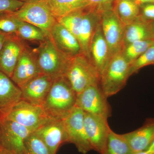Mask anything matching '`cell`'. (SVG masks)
Masks as SVG:
<instances>
[{
    "instance_id": "obj_26",
    "label": "cell",
    "mask_w": 154,
    "mask_h": 154,
    "mask_svg": "<svg viewBox=\"0 0 154 154\" xmlns=\"http://www.w3.org/2000/svg\"><path fill=\"white\" fill-rule=\"evenodd\" d=\"M154 43V38L134 42L123 47L122 52L128 63L131 64Z\"/></svg>"
},
{
    "instance_id": "obj_27",
    "label": "cell",
    "mask_w": 154,
    "mask_h": 154,
    "mask_svg": "<svg viewBox=\"0 0 154 154\" xmlns=\"http://www.w3.org/2000/svg\"><path fill=\"white\" fill-rule=\"evenodd\" d=\"M88 7L75 11L57 20L60 24L66 28L77 39L80 25Z\"/></svg>"
},
{
    "instance_id": "obj_10",
    "label": "cell",
    "mask_w": 154,
    "mask_h": 154,
    "mask_svg": "<svg viewBox=\"0 0 154 154\" xmlns=\"http://www.w3.org/2000/svg\"><path fill=\"white\" fill-rule=\"evenodd\" d=\"M1 119L2 148L12 154H23L25 140L32 131L15 122Z\"/></svg>"
},
{
    "instance_id": "obj_9",
    "label": "cell",
    "mask_w": 154,
    "mask_h": 154,
    "mask_svg": "<svg viewBox=\"0 0 154 154\" xmlns=\"http://www.w3.org/2000/svg\"><path fill=\"white\" fill-rule=\"evenodd\" d=\"M85 112L76 106L63 119L69 143L73 144L78 151L86 154L92 150L85 126Z\"/></svg>"
},
{
    "instance_id": "obj_29",
    "label": "cell",
    "mask_w": 154,
    "mask_h": 154,
    "mask_svg": "<svg viewBox=\"0 0 154 154\" xmlns=\"http://www.w3.org/2000/svg\"><path fill=\"white\" fill-rule=\"evenodd\" d=\"M154 64V43L136 60L130 64L129 77L143 67Z\"/></svg>"
},
{
    "instance_id": "obj_36",
    "label": "cell",
    "mask_w": 154,
    "mask_h": 154,
    "mask_svg": "<svg viewBox=\"0 0 154 154\" xmlns=\"http://www.w3.org/2000/svg\"><path fill=\"white\" fill-rule=\"evenodd\" d=\"M146 150L154 152V140H153V141L152 142L151 144L150 145L149 147Z\"/></svg>"
},
{
    "instance_id": "obj_34",
    "label": "cell",
    "mask_w": 154,
    "mask_h": 154,
    "mask_svg": "<svg viewBox=\"0 0 154 154\" xmlns=\"http://www.w3.org/2000/svg\"><path fill=\"white\" fill-rule=\"evenodd\" d=\"M9 34H7L0 30V52L5 42L8 37Z\"/></svg>"
},
{
    "instance_id": "obj_25",
    "label": "cell",
    "mask_w": 154,
    "mask_h": 154,
    "mask_svg": "<svg viewBox=\"0 0 154 154\" xmlns=\"http://www.w3.org/2000/svg\"><path fill=\"white\" fill-rule=\"evenodd\" d=\"M16 35L21 39L31 41H44L49 34L35 25L20 21Z\"/></svg>"
},
{
    "instance_id": "obj_15",
    "label": "cell",
    "mask_w": 154,
    "mask_h": 154,
    "mask_svg": "<svg viewBox=\"0 0 154 154\" xmlns=\"http://www.w3.org/2000/svg\"><path fill=\"white\" fill-rule=\"evenodd\" d=\"M27 46L16 34H9L0 52V71L11 79L19 57Z\"/></svg>"
},
{
    "instance_id": "obj_24",
    "label": "cell",
    "mask_w": 154,
    "mask_h": 154,
    "mask_svg": "<svg viewBox=\"0 0 154 154\" xmlns=\"http://www.w3.org/2000/svg\"><path fill=\"white\" fill-rule=\"evenodd\" d=\"M129 143L122 134L110 129L107 142L101 154H133Z\"/></svg>"
},
{
    "instance_id": "obj_31",
    "label": "cell",
    "mask_w": 154,
    "mask_h": 154,
    "mask_svg": "<svg viewBox=\"0 0 154 154\" xmlns=\"http://www.w3.org/2000/svg\"><path fill=\"white\" fill-rule=\"evenodd\" d=\"M25 3L19 0H0V13H14L18 11Z\"/></svg>"
},
{
    "instance_id": "obj_18",
    "label": "cell",
    "mask_w": 154,
    "mask_h": 154,
    "mask_svg": "<svg viewBox=\"0 0 154 154\" xmlns=\"http://www.w3.org/2000/svg\"><path fill=\"white\" fill-rule=\"evenodd\" d=\"M122 134L134 153L146 150L154 139V118L147 119L137 129Z\"/></svg>"
},
{
    "instance_id": "obj_11",
    "label": "cell",
    "mask_w": 154,
    "mask_h": 154,
    "mask_svg": "<svg viewBox=\"0 0 154 154\" xmlns=\"http://www.w3.org/2000/svg\"><path fill=\"white\" fill-rule=\"evenodd\" d=\"M84 122L86 134L92 149L102 154L111 129L107 119L85 112Z\"/></svg>"
},
{
    "instance_id": "obj_39",
    "label": "cell",
    "mask_w": 154,
    "mask_h": 154,
    "mask_svg": "<svg viewBox=\"0 0 154 154\" xmlns=\"http://www.w3.org/2000/svg\"><path fill=\"white\" fill-rule=\"evenodd\" d=\"M1 132H2V127H1V119L0 118V149H2L1 147Z\"/></svg>"
},
{
    "instance_id": "obj_12",
    "label": "cell",
    "mask_w": 154,
    "mask_h": 154,
    "mask_svg": "<svg viewBox=\"0 0 154 154\" xmlns=\"http://www.w3.org/2000/svg\"><path fill=\"white\" fill-rule=\"evenodd\" d=\"M102 11L100 8L95 6L88 7L79 28L78 39L81 47V54L90 60L91 42L101 22Z\"/></svg>"
},
{
    "instance_id": "obj_20",
    "label": "cell",
    "mask_w": 154,
    "mask_h": 154,
    "mask_svg": "<svg viewBox=\"0 0 154 154\" xmlns=\"http://www.w3.org/2000/svg\"><path fill=\"white\" fill-rule=\"evenodd\" d=\"M21 100L20 88L11 78L0 71V117H3Z\"/></svg>"
},
{
    "instance_id": "obj_30",
    "label": "cell",
    "mask_w": 154,
    "mask_h": 154,
    "mask_svg": "<svg viewBox=\"0 0 154 154\" xmlns=\"http://www.w3.org/2000/svg\"><path fill=\"white\" fill-rule=\"evenodd\" d=\"M20 20L13 13H0V30L7 34H16Z\"/></svg>"
},
{
    "instance_id": "obj_43",
    "label": "cell",
    "mask_w": 154,
    "mask_h": 154,
    "mask_svg": "<svg viewBox=\"0 0 154 154\" xmlns=\"http://www.w3.org/2000/svg\"></svg>"
},
{
    "instance_id": "obj_7",
    "label": "cell",
    "mask_w": 154,
    "mask_h": 154,
    "mask_svg": "<svg viewBox=\"0 0 154 154\" xmlns=\"http://www.w3.org/2000/svg\"><path fill=\"white\" fill-rule=\"evenodd\" d=\"M113 7L103 9L101 18L102 32L108 45L110 58L122 50L125 28Z\"/></svg>"
},
{
    "instance_id": "obj_28",
    "label": "cell",
    "mask_w": 154,
    "mask_h": 154,
    "mask_svg": "<svg viewBox=\"0 0 154 154\" xmlns=\"http://www.w3.org/2000/svg\"><path fill=\"white\" fill-rule=\"evenodd\" d=\"M23 154H51L41 140L32 132L25 140Z\"/></svg>"
},
{
    "instance_id": "obj_22",
    "label": "cell",
    "mask_w": 154,
    "mask_h": 154,
    "mask_svg": "<svg viewBox=\"0 0 154 154\" xmlns=\"http://www.w3.org/2000/svg\"><path fill=\"white\" fill-rule=\"evenodd\" d=\"M47 2L57 21L71 13L91 6L86 0H47Z\"/></svg>"
},
{
    "instance_id": "obj_5",
    "label": "cell",
    "mask_w": 154,
    "mask_h": 154,
    "mask_svg": "<svg viewBox=\"0 0 154 154\" xmlns=\"http://www.w3.org/2000/svg\"><path fill=\"white\" fill-rule=\"evenodd\" d=\"M13 14L20 21L35 25L48 34L57 22L51 11L47 0H30Z\"/></svg>"
},
{
    "instance_id": "obj_33",
    "label": "cell",
    "mask_w": 154,
    "mask_h": 154,
    "mask_svg": "<svg viewBox=\"0 0 154 154\" xmlns=\"http://www.w3.org/2000/svg\"><path fill=\"white\" fill-rule=\"evenodd\" d=\"M91 6L103 9L113 7L115 0H86Z\"/></svg>"
},
{
    "instance_id": "obj_4",
    "label": "cell",
    "mask_w": 154,
    "mask_h": 154,
    "mask_svg": "<svg viewBox=\"0 0 154 154\" xmlns=\"http://www.w3.org/2000/svg\"><path fill=\"white\" fill-rule=\"evenodd\" d=\"M64 76L77 95L89 86L99 85V72L91 60L82 54L71 58Z\"/></svg>"
},
{
    "instance_id": "obj_41",
    "label": "cell",
    "mask_w": 154,
    "mask_h": 154,
    "mask_svg": "<svg viewBox=\"0 0 154 154\" xmlns=\"http://www.w3.org/2000/svg\"><path fill=\"white\" fill-rule=\"evenodd\" d=\"M19 1H21V2H26L30 0H19Z\"/></svg>"
},
{
    "instance_id": "obj_1",
    "label": "cell",
    "mask_w": 154,
    "mask_h": 154,
    "mask_svg": "<svg viewBox=\"0 0 154 154\" xmlns=\"http://www.w3.org/2000/svg\"><path fill=\"white\" fill-rule=\"evenodd\" d=\"M77 94L64 76L54 80L42 105L48 118L63 120L76 106Z\"/></svg>"
},
{
    "instance_id": "obj_8",
    "label": "cell",
    "mask_w": 154,
    "mask_h": 154,
    "mask_svg": "<svg viewBox=\"0 0 154 154\" xmlns=\"http://www.w3.org/2000/svg\"><path fill=\"white\" fill-rule=\"evenodd\" d=\"M99 85L89 86L77 95L76 106L85 112L108 119L111 109Z\"/></svg>"
},
{
    "instance_id": "obj_16",
    "label": "cell",
    "mask_w": 154,
    "mask_h": 154,
    "mask_svg": "<svg viewBox=\"0 0 154 154\" xmlns=\"http://www.w3.org/2000/svg\"><path fill=\"white\" fill-rule=\"evenodd\" d=\"M54 79L41 74L20 88L22 99L31 104L41 106L46 99Z\"/></svg>"
},
{
    "instance_id": "obj_37",
    "label": "cell",
    "mask_w": 154,
    "mask_h": 154,
    "mask_svg": "<svg viewBox=\"0 0 154 154\" xmlns=\"http://www.w3.org/2000/svg\"><path fill=\"white\" fill-rule=\"evenodd\" d=\"M133 154H154V152L145 150L143 151L137 152L134 153Z\"/></svg>"
},
{
    "instance_id": "obj_42",
    "label": "cell",
    "mask_w": 154,
    "mask_h": 154,
    "mask_svg": "<svg viewBox=\"0 0 154 154\" xmlns=\"http://www.w3.org/2000/svg\"><path fill=\"white\" fill-rule=\"evenodd\" d=\"M2 149H0V152L1 151V150H2Z\"/></svg>"
},
{
    "instance_id": "obj_32",
    "label": "cell",
    "mask_w": 154,
    "mask_h": 154,
    "mask_svg": "<svg viewBox=\"0 0 154 154\" xmlns=\"http://www.w3.org/2000/svg\"><path fill=\"white\" fill-rule=\"evenodd\" d=\"M142 16L141 17L146 21H154V3L146 4L142 8Z\"/></svg>"
},
{
    "instance_id": "obj_21",
    "label": "cell",
    "mask_w": 154,
    "mask_h": 154,
    "mask_svg": "<svg viewBox=\"0 0 154 154\" xmlns=\"http://www.w3.org/2000/svg\"><path fill=\"white\" fill-rule=\"evenodd\" d=\"M153 38H154V34L151 22L146 21L140 15L132 23L125 26L122 48L134 42Z\"/></svg>"
},
{
    "instance_id": "obj_19",
    "label": "cell",
    "mask_w": 154,
    "mask_h": 154,
    "mask_svg": "<svg viewBox=\"0 0 154 154\" xmlns=\"http://www.w3.org/2000/svg\"><path fill=\"white\" fill-rule=\"evenodd\" d=\"M91 61L101 75L110 59L109 48L103 35L101 22L94 33L90 47Z\"/></svg>"
},
{
    "instance_id": "obj_23",
    "label": "cell",
    "mask_w": 154,
    "mask_h": 154,
    "mask_svg": "<svg viewBox=\"0 0 154 154\" xmlns=\"http://www.w3.org/2000/svg\"><path fill=\"white\" fill-rule=\"evenodd\" d=\"M113 7L118 18L125 27L140 16L139 6L134 0H115Z\"/></svg>"
},
{
    "instance_id": "obj_2",
    "label": "cell",
    "mask_w": 154,
    "mask_h": 154,
    "mask_svg": "<svg viewBox=\"0 0 154 154\" xmlns=\"http://www.w3.org/2000/svg\"><path fill=\"white\" fill-rule=\"evenodd\" d=\"M129 66L122 51L110 58L99 81L100 88L107 98L117 94L126 85L130 77Z\"/></svg>"
},
{
    "instance_id": "obj_38",
    "label": "cell",
    "mask_w": 154,
    "mask_h": 154,
    "mask_svg": "<svg viewBox=\"0 0 154 154\" xmlns=\"http://www.w3.org/2000/svg\"><path fill=\"white\" fill-rule=\"evenodd\" d=\"M0 154H12L10 152L4 149H2V150L0 152Z\"/></svg>"
},
{
    "instance_id": "obj_40",
    "label": "cell",
    "mask_w": 154,
    "mask_h": 154,
    "mask_svg": "<svg viewBox=\"0 0 154 154\" xmlns=\"http://www.w3.org/2000/svg\"><path fill=\"white\" fill-rule=\"evenodd\" d=\"M151 25L152 30L154 34V21L151 22Z\"/></svg>"
},
{
    "instance_id": "obj_17",
    "label": "cell",
    "mask_w": 154,
    "mask_h": 154,
    "mask_svg": "<svg viewBox=\"0 0 154 154\" xmlns=\"http://www.w3.org/2000/svg\"><path fill=\"white\" fill-rule=\"evenodd\" d=\"M49 35L56 47L66 56L72 58L81 54L78 39L57 21L50 30Z\"/></svg>"
},
{
    "instance_id": "obj_6",
    "label": "cell",
    "mask_w": 154,
    "mask_h": 154,
    "mask_svg": "<svg viewBox=\"0 0 154 154\" xmlns=\"http://www.w3.org/2000/svg\"><path fill=\"white\" fill-rule=\"evenodd\" d=\"M1 118L15 122L32 132L51 119L41 106L33 105L22 99Z\"/></svg>"
},
{
    "instance_id": "obj_13",
    "label": "cell",
    "mask_w": 154,
    "mask_h": 154,
    "mask_svg": "<svg viewBox=\"0 0 154 154\" xmlns=\"http://www.w3.org/2000/svg\"><path fill=\"white\" fill-rule=\"evenodd\" d=\"M41 74L35 52L27 45L19 57L11 79L21 88Z\"/></svg>"
},
{
    "instance_id": "obj_35",
    "label": "cell",
    "mask_w": 154,
    "mask_h": 154,
    "mask_svg": "<svg viewBox=\"0 0 154 154\" xmlns=\"http://www.w3.org/2000/svg\"><path fill=\"white\" fill-rule=\"evenodd\" d=\"M134 1L139 6L143 4L154 3V0H134Z\"/></svg>"
},
{
    "instance_id": "obj_3",
    "label": "cell",
    "mask_w": 154,
    "mask_h": 154,
    "mask_svg": "<svg viewBox=\"0 0 154 154\" xmlns=\"http://www.w3.org/2000/svg\"><path fill=\"white\" fill-rule=\"evenodd\" d=\"M34 51L42 73L54 80L65 75L71 58L57 49L49 35Z\"/></svg>"
},
{
    "instance_id": "obj_14",
    "label": "cell",
    "mask_w": 154,
    "mask_h": 154,
    "mask_svg": "<svg viewBox=\"0 0 154 154\" xmlns=\"http://www.w3.org/2000/svg\"><path fill=\"white\" fill-rule=\"evenodd\" d=\"M33 132L44 143L51 154H56L61 145L69 143L63 120L50 119Z\"/></svg>"
}]
</instances>
